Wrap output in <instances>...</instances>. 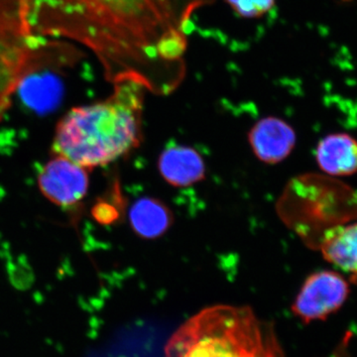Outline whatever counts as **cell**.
Segmentation results:
<instances>
[{"label": "cell", "mask_w": 357, "mask_h": 357, "mask_svg": "<svg viewBox=\"0 0 357 357\" xmlns=\"http://www.w3.org/2000/svg\"><path fill=\"white\" fill-rule=\"evenodd\" d=\"M213 0H21L34 36L89 49L112 84L135 82L157 96L185 76L192 14Z\"/></svg>", "instance_id": "6da1fadb"}, {"label": "cell", "mask_w": 357, "mask_h": 357, "mask_svg": "<svg viewBox=\"0 0 357 357\" xmlns=\"http://www.w3.org/2000/svg\"><path fill=\"white\" fill-rule=\"evenodd\" d=\"M114 84V93L107 100L75 107L61 119L54 137L55 155L89 170L139 146L146 89L128 79Z\"/></svg>", "instance_id": "7a4b0ae2"}, {"label": "cell", "mask_w": 357, "mask_h": 357, "mask_svg": "<svg viewBox=\"0 0 357 357\" xmlns=\"http://www.w3.org/2000/svg\"><path fill=\"white\" fill-rule=\"evenodd\" d=\"M318 248L324 258L357 283V222L338 225L324 232Z\"/></svg>", "instance_id": "ba28073f"}, {"label": "cell", "mask_w": 357, "mask_h": 357, "mask_svg": "<svg viewBox=\"0 0 357 357\" xmlns=\"http://www.w3.org/2000/svg\"><path fill=\"white\" fill-rule=\"evenodd\" d=\"M165 357H284L270 326L248 307L218 305L174 333Z\"/></svg>", "instance_id": "3957f363"}, {"label": "cell", "mask_w": 357, "mask_h": 357, "mask_svg": "<svg viewBox=\"0 0 357 357\" xmlns=\"http://www.w3.org/2000/svg\"><path fill=\"white\" fill-rule=\"evenodd\" d=\"M129 220L135 234L143 238L163 236L173 222L170 210L159 199L142 198L129 211Z\"/></svg>", "instance_id": "8fae6325"}, {"label": "cell", "mask_w": 357, "mask_h": 357, "mask_svg": "<svg viewBox=\"0 0 357 357\" xmlns=\"http://www.w3.org/2000/svg\"><path fill=\"white\" fill-rule=\"evenodd\" d=\"M57 45L35 37L26 24L21 0H0V107L40 64V52Z\"/></svg>", "instance_id": "277c9868"}, {"label": "cell", "mask_w": 357, "mask_h": 357, "mask_svg": "<svg viewBox=\"0 0 357 357\" xmlns=\"http://www.w3.org/2000/svg\"><path fill=\"white\" fill-rule=\"evenodd\" d=\"M255 156L267 164H277L287 158L296 144V133L287 122L266 117L256 122L248 134Z\"/></svg>", "instance_id": "52a82bcc"}, {"label": "cell", "mask_w": 357, "mask_h": 357, "mask_svg": "<svg viewBox=\"0 0 357 357\" xmlns=\"http://www.w3.org/2000/svg\"><path fill=\"white\" fill-rule=\"evenodd\" d=\"M38 183L40 191L49 201L70 208L79 204L88 192V170L55 155L42 169Z\"/></svg>", "instance_id": "8992f818"}, {"label": "cell", "mask_w": 357, "mask_h": 357, "mask_svg": "<svg viewBox=\"0 0 357 357\" xmlns=\"http://www.w3.org/2000/svg\"><path fill=\"white\" fill-rule=\"evenodd\" d=\"M316 159L319 168L328 175H354L357 172V140L349 134H330L319 141Z\"/></svg>", "instance_id": "30bf717a"}, {"label": "cell", "mask_w": 357, "mask_h": 357, "mask_svg": "<svg viewBox=\"0 0 357 357\" xmlns=\"http://www.w3.org/2000/svg\"><path fill=\"white\" fill-rule=\"evenodd\" d=\"M349 285L337 272H314L307 277L296 297L293 312L305 323L325 319L344 304Z\"/></svg>", "instance_id": "5b68a950"}, {"label": "cell", "mask_w": 357, "mask_h": 357, "mask_svg": "<svg viewBox=\"0 0 357 357\" xmlns=\"http://www.w3.org/2000/svg\"><path fill=\"white\" fill-rule=\"evenodd\" d=\"M159 172L169 184L188 187L206 177V165L201 155L187 146H173L164 150L159 157Z\"/></svg>", "instance_id": "9c48e42d"}, {"label": "cell", "mask_w": 357, "mask_h": 357, "mask_svg": "<svg viewBox=\"0 0 357 357\" xmlns=\"http://www.w3.org/2000/svg\"><path fill=\"white\" fill-rule=\"evenodd\" d=\"M232 10L244 18H258L271 10L276 0H225Z\"/></svg>", "instance_id": "7c38bea8"}]
</instances>
